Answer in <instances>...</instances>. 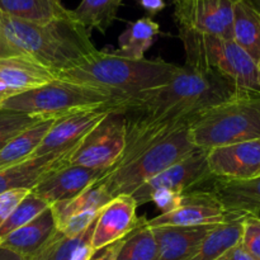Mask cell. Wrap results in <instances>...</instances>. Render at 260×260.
Here are the masks:
<instances>
[{
  "mask_svg": "<svg viewBox=\"0 0 260 260\" xmlns=\"http://www.w3.org/2000/svg\"><path fill=\"white\" fill-rule=\"evenodd\" d=\"M241 91L243 89L222 76L184 65L178 68L168 84L114 103L112 111L123 114L127 128H135L149 123L194 119L206 109Z\"/></svg>",
  "mask_w": 260,
  "mask_h": 260,
  "instance_id": "obj_1",
  "label": "cell"
},
{
  "mask_svg": "<svg viewBox=\"0 0 260 260\" xmlns=\"http://www.w3.org/2000/svg\"><path fill=\"white\" fill-rule=\"evenodd\" d=\"M96 51L90 30L74 17L37 23L0 13V58L27 57L57 75Z\"/></svg>",
  "mask_w": 260,
  "mask_h": 260,
  "instance_id": "obj_2",
  "label": "cell"
},
{
  "mask_svg": "<svg viewBox=\"0 0 260 260\" xmlns=\"http://www.w3.org/2000/svg\"><path fill=\"white\" fill-rule=\"evenodd\" d=\"M179 66L161 58H129L98 50L80 65L56 75L61 80L98 89L117 103L169 83Z\"/></svg>",
  "mask_w": 260,
  "mask_h": 260,
  "instance_id": "obj_3",
  "label": "cell"
},
{
  "mask_svg": "<svg viewBox=\"0 0 260 260\" xmlns=\"http://www.w3.org/2000/svg\"><path fill=\"white\" fill-rule=\"evenodd\" d=\"M189 136L203 150L260 139V93L244 90L203 111L189 124Z\"/></svg>",
  "mask_w": 260,
  "mask_h": 260,
  "instance_id": "obj_4",
  "label": "cell"
},
{
  "mask_svg": "<svg viewBox=\"0 0 260 260\" xmlns=\"http://www.w3.org/2000/svg\"><path fill=\"white\" fill-rule=\"evenodd\" d=\"M185 66L228 79L243 90L260 93L258 62L234 40L179 28Z\"/></svg>",
  "mask_w": 260,
  "mask_h": 260,
  "instance_id": "obj_5",
  "label": "cell"
},
{
  "mask_svg": "<svg viewBox=\"0 0 260 260\" xmlns=\"http://www.w3.org/2000/svg\"><path fill=\"white\" fill-rule=\"evenodd\" d=\"M198 147L189 136V124L152 142L135 155L128 162L107 172L99 183L106 187L112 198L131 196L135 190L168 168L182 161Z\"/></svg>",
  "mask_w": 260,
  "mask_h": 260,
  "instance_id": "obj_6",
  "label": "cell"
},
{
  "mask_svg": "<svg viewBox=\"0 0 260 260\" xmlns=\"http://www.w3.org/2000/svg\"><path fill=\"white\" fill-rule=\"evenodd\" d=\"M114 103L117 101L113 96L98 89L56 78L45 85L8 99L2 108L43 119H57L74 112Z\"/></svg>",
  "mask_w": 260,
  "mask_h": 260,
  "instance_id": "obj_7",
  "label": "cell"
},
{
  "mask_svg": "<svg viewBox=\"0 0 260 260\" xmlns=\"http://www.w3.org/2000/svg\"><path fill=\"white\" fill-rule=\"evenodd\" d=\"M126 118L112 111L80 141L70 157V165L111 170L126 149Z\"/></svg>",
  "mask_w": 260,
  "mask_h": 260,
  "instance_id": "obj_8",
  "label": "cell"
},
{
  "mask_svg": "<svg viewBox=\"0 0 260 260\" xmlns=\"http://www.w3.org/2000/svg\"><path fill=\"white\" fill-rule=\"evenodd\" d=\"M212 177L207 165V150L197 149L182 161L172 165L137 188L131 197L137 206H142L149 203L155 193L172 192L184 194L205 184Z\"/></svg>",
  "mask_w": 260,
  "mask_h": 260,
  "instance_id": "obj_9",
  "label": "cell"
},
{
  "mask_svg": "<svg viewBox=\"0 0 260 260\" xmlns=\"http://www.w3.org/2000/svg\"><path fill=\"white\" fill-rule=\"evenodd\" d=\"M236 0H173L178 28L233 40Z\"/></svg>",
  "mask_w": 260,
  "mask_h": 260,
  "instance_id": "obj_10",
  "label": "cell"
},
{
  "mask_svg": "<svg viewBox=\"0 0 260 260\" xmlns=\"http://www.w3.org/2000/svg\"><path fill=\"white\" fill-rule=\"evenodd\" d=\"M211 180V179H210ZM210 180L196 189L184 193L179 207L169 213H160L147 220L149 228L160 226H205L218 225L229 218L222 205L208 188Z\"/></svg>",
  "mask_w": 260,
  "mask_h": 260,
  "instance_id": "obj_11",
  "label": "cell"
},
{
  "mask_svg": "<svg viewBox=\"0 0 260 260\" xmlns=\"http://www.w3.org/2000/svg\"><path fill=\"white\" fill-rule=\"evenodd\" d=\"M113 104L83 109L57 118L32 157L43 156L51 152L63 151L76 146L94 127L112 112Z\"/></svg>",
  "mask_w": 260,
  "mask_h": 260,
  "instance_id": "obj_12",
  "label": "cell"
},
{
  "mask_svg": "<svg viewBox=\"0 0 260 260\" xmlns=\"http://www.w3.org/2000/svg\"><path fill=\"white\" fill-rule=\"evenodd\" d=\"M207 165L216 178L248 180L260 177V139L207 150Z\"/></svg>",
  "mask_w": 260,
  "mask_h": 260,
  "instance_id": "obj_13",
  "label": "cell"
},
{
  "mask_svg": "<svg viewBox=\"0 0 260 260\" xmlns=\"http://www.w3.org/2000/svg\"><path fill=\"white\" fill-rule=\"evenodd\" d=\"M107 172L108 170L91 169L80 165H63L46 175L30 192L52 206L76 197L89 187L101 182Z\"/></svg>",
  "mask_w": 260,
  "mask_h": 260,
  "instance_id": "obj_14",
  "label": "cell"
},
{
  "mask_svg": "<svg viewBox=\"0 0 260 260\" xmlns=\"http://www.w3.org/2000/svg\"><path fill=\"white\" fill-rule=\"evenodd\" d=\"M139 206L131 196H118L102 208L96 217L91 246L95 251L121 240L139 223L136 210Z\"/></svg>",
  "mask_w": 260,
  "mask_h": 260,
  "instance_id": "obj_15",
  "label": "cell"
},
{
  "mask_svg": "<svg viewBox=\"0 0 260 260\" xmlns=\"http://www.w3.org/2000/svg\"><path fill=\"white\" fill-rule=\"evenodd\" d=\"M78 145L63 151L30 157L12 167L0 169V194L15 189L32 190L46 175L68 165Z\"/></svg>",
  "mask_w": 260,
  "mask_h": 260,
  "instance_id": "obj_16",
  "label": "cell"
},
{
  "mask_svg": "<svg viewBox=\"0 0 260 260\" xmlns=\"http://www.w3.org/2000/svg\"><path fill=\"white\" fill-rule=\"evenodd\" d=\"M55 79L52 70L27 57L0 58V103Z\"/></svg>",
  "mask_w": 260,
  "mask_h": 260,
  "instance_id": "obj_17",
  "label": "cell"
},
{
  "mask_svg": "<svg viewBox=\"0 0 260 260\" xmlns=\"http://www.w3.org/2000/svg\"><path fill=\"white\" fill-rule=\"evenodd\" d=\"M208 188L220 201L229 217L260 218V177L248 180L212 177Z\"/></svg>",
  "mask_w": 260,
  "mask_h": 260,
  "instance_id": "obj_18",
  "label": "cell"
},
{
  "mask_svg": "<svg viewBox=\"0 0 260 260\" xmlns=\"http://www.w3.org/2000/svg\"><path fill=\"white\" fill-rule=\"evenodd\" d=\"M215 226L217 225L151 228L157 243L155 260H188Z\"/></svg>",
  "mask_w": 260,
  "mask_h": 260,
  "instance_id": "obj_19",
  "label": "cell"
},
{
  "mask_svg": "<svg viewBox=\"0 0 260 260\" xmlns=\"http://www.w3.org/2000/svg\"><path fill=\"white\" fill-rule=\"evenodd\" d=\"M57 231L51 206L30 222L13 231L0 241V246L32 259Z\"/></svg>",
  "mask_w": 260,
  "mask_h": 260,
  "instance_id": "obj_20",
  "label": "cell"
},
{
  "mask_svg": "<svg viewBox=\"0 0 260 260\" xmlns=\"http://www.w3.org/2000/svg\"><path fill=\"white\" fill-rule=\"evenodd\" d=\"M233 40L258 62L260 60V13L250 0L235 2Z\"/></svg>",
  "mask_w": 260,
  "mask_h": 260,
  "instance_id": "obj_21",
  "label": "cell"
},
{
  "mask_svg": "<svg viewBox=\"0 0 260 260\" xmlns=\"http://www.w3.org/2000/svg\"><path fill=\"white\" fill-rule=\"evenodd\" d=\"M0 13L18 19L46 23L73 17L61 0H0Z\"/></svg>",
  "mask_w": 260,
  "mask_h": 260,
  "instance_id": "obj_22",
  "label": "cell"
},
{
  "mask_svg": "<svg viewBox=\"0 0 260 260\" xmlns=\"http://www.w3.org/2000/svg\"><path fill=\"white\" fill-rule=\"evenodd\" d=\"M112 200L113 198L107 192L106 187L102 183H95L76 197L51 206L56 228L61 229L75 216L86 212H101L102 208L108 205Z\"/></svg>",
  "mask_w": 260,
  "mask_h": 260,
  "instance_id": "obj_23",
  "label": "cell"
},
{
  "mask_svg": "<svg viewBox=\"0 0 260 260\" xmlns=\"http://www.w3.org/2000/svg\"><path fill=\"white\" fill-rule=\"evenodd\" d=\"M244 217H229L218 223L203 238L198 248L188 260H216L241 239Z\"/></svg>",
  "mask_w": 260,
  "mask_h": 260,
  "instance_id": "obj_24",
  "label": "cell"
},
{
  "mask_svg": "<svg viewBox=\"0 0 260 260\" xmlns=\"http://www.w3.org/2000/svg\"><path fill=\"white\" fill-rule=\"evenodd\" d=\"M55 121L56 119H42L10 140L0 150V169L30 159Z\"/></svg>",
  "mask_w": 260,
  "mask_h": 260,
  "instance_id": "obj_25",
  "label": "cell"
},
{
  "mask_svg": "<svg viewBox=\"0 0 260 260\" xmlns=\"http://www.w3.org/2000/svg\"><path fill=\"white\" fill-rule=\"evenodd\" d=\"M160 35V27L150 17L129 22L118 37V55L129 58H145L149 50Z\"/></svg>",
  "mask_w": 260,
  "mask_h": 260,
  "instance_id": "obj_26",
  "label": "cell"
},
{
  "mask_svg": "<svg viewBox=\"0 0 260 260\" xmlns=\"http://www.w3.org/2000/svg\"><path fill=\"white\" fill-rule=\"evenodd\" d=\"M157 243L147 218L140 217L136 228L119 240L116 260H155Z\"/></svg>",
  "mask_w": 260,
  "mask_h": 260,
  "instance_id": "obj_27",
  "label": "cell"
},
{
  "mask_svg": "<svg viewBox=\"0 0 260 260\" xmlns=\"http://www.w3.org/2000/svg\"><path fill=\"white\" fill-rule=\"evenodd\" d=\"M122 0H81L73 12V17L88 30L106 33L117 18Z\"/></svg>",
  "mask_w": 260,
  "mask_h": 260,
  "instance_id": "obj_28",
  "label": "cell"
},
{
  "mask_svg": "<svg viewBox=\"0 0 260 260\" xmlns=\"http://www.w3.org/2000/svg\"><path fill=\"white\" fill-rule=\"evenodd\" d=\"M50 207L48 203L41 200L38 196H36L33 192H29L22 201L19 205L13 210L9 217L7 218L4 223L0 228V241L12 234L13 231L18 230L19 228L24 226L25 223L30 222L33 218L37 217L38 215L43 212L45 210Z\"/></svg>",
  "mask_w": 260,
  "mask_h": 260,
  "instance_id": "obj_29",
  "label": "cell"
},
{
  "mask_svg": "<svg viewBox=\"0 0 260 260\" xmlns=\"http://www.w3.org/2000/svg\"><path fill=\"white\" fill-rule=\"evenodd\" d=\"M42 119L43 118H40V117L29 116L22 112L10 111L5 108L0 109V150L17 135Z\"/></svg>",
  "mask_w": 260,
  "mask_h": 260,
  "instance_id": "obj_30",
  "label": "cell"
},
{
  "mask_svg": "<svg viewBox=\"0 0 260 260\" xmlns=\"http://www.w3.org/2000/svg\"><path fill=\"white\" fill-rule=\"evenodd\" d=\"M240 243L255 260H260V218L246 216L243 218Z\"/></svg>",
  "mask_w": 260,
  "mask_h": 260,
  "instance_id": "obj_31",
  "label": "cell"
},
{
  "mask_svg": "<svg viewBox=\"0 0 260 260\" xmlns=\"http://www.w3.org/2000/svg\"><path fill=\"white\" fill-rule=\"evenodd\" d=\"M182 198L183 194H179V193L159 192L151 196L150 202L155 203L156 207L161 211V213H169L179 207Z\"/></svg>",
  "mask_w": 260,
  "mask_h": 260,
  "instance_id": "obj_32",
  "label": "cell"
},
{
  "mask_svg": "<svg viewBox=\"0 0 260 260\" xmlns=\"http://www.w3.org/2000/svg\"><path fill=\"white\" fill-rule=\"evenodd\" d=\"M216 260H255L250 254L246 251V249L241 245V243L239 241L236 245L231 246L230 249L225 251L220 258Z\"/></svg>",
  "mask_w": 260,
  "mask_h": 260,
  "instance_id": "obj_33",
  "label": "cell"
},
{
  "mask_svg": "<svg viewBox=\"0 0 260 260\" xmlns=\"http://www.w3.org/2000/svg\"><path fill=\"white\" fill-rule=\"evenodd\" d=\"M136 3L149 14L150 18L161 12L167 5L165 0H136Z\"/></svg>",
  "mask_w": 260,
  "mask_h": 260,
  "instance_id": "obj_34",
  "label": "cell"
},
{
  "mask_svg": "<svg viewBox=\"0 0 260 260\" xmlns=\"http://www.w3.org/2000/svg\"><path fill=\"white\" fill-rule=\"evenodd\" d=\"M95 253L96 251L91 246V241H89V243H85L84 245H81L75 251V254H74L71 260H91Z\"/></svg>",
  "mask_w": 260,
  "mask_h": 260,
  "instance_id": "obj_35",
  "label": "cell"
},
{
  "mask_svg": "<svg viewBox=\"0 0 260 260\" xmlns=\"http://www.w3.org/2000/svg\"><path fill=\"white\" fill-rule=\"evenodd\" d=\"M119 240L116 241V243L111 244V245L106 246L104 249H102V254L98 256L95 260H116L117 256V250H118Z\"/></svg>",
  "mask_w": 260,
  "mask_h": 260,
  "instance_id": "obj_36",
  "label": "cell"
},
{
  "mask_svg": "<svg viewBox=\"0 0 260 260\" xmlns=\"http://www.w3.org/2000/svg\"><path fill=\"white\" fill-rule=\"evenodd\" d=\"M0 260H32L0 246Z\"/></svg>",
  "mask_w": 260,
  "mask_h": 260,
  "instance_id": "obj_37",
  "label": "cell"
},
{
  "mask_svg": "<svg viewBox=\"0 0 260 260\" xmlns=\"http://www.w3.org/2000/svg\"><path fill=\"white\" fill-rule=\"evenodd\" d=\"M250 3L256 8V9L259 10V13H260V0H250Z\"/></svg>",
  "mask_w": 260,
  "mask_h": 260,
  "instance_id": "obj_38",
  "label": "cell"
},
{
  "mask_svg": "<svg viewBox=\"0 0 260 260\" xmlns=\"http://www.w3.org/2000/svg\"><path fill=\"white\" fill-rule=\"evenodd\" d=\"M258 70H259V75H260V60L258 61Z\"/></svg>",
  "mask_w": 260,
  "mask_h": 260,
  "instance_id": "obj_39",
  "label": "cell"
},
{
  "mask_svg": "<svg viewBox=\"0 0 260 260\" xmlns=\"http://www.w3.org/2000/svg\"><path fill=\"white\" fill-rule=\"evenodd\" d=\"M0 109H2V103H0Z\"/></svg>",
  "mask_w": 260,
  "mask_h": 260,
  "instance_id": "obj_40",
  "label": "cell"
}]
</instances>
